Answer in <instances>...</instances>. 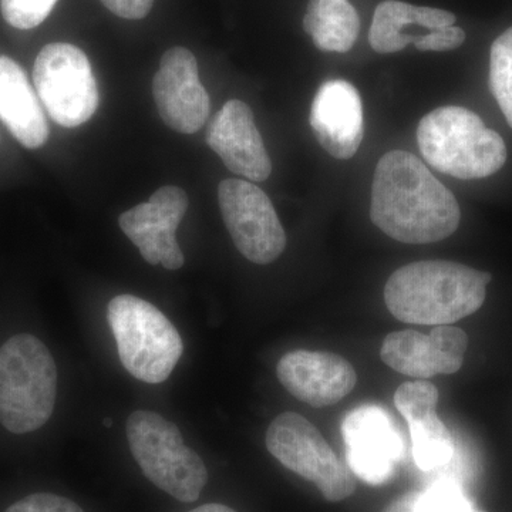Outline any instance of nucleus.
<instances>
[{
    "instance_id": "20e7f679",
    "label": "nucleus",
    "mask_w": 512,
    "mask_h": 512,
    "mask_svg": "<svg viewBox=\"0 0 512 512\" xmlns=\"http://www.w3.org/2000/svg\"><path fill=\"white\" fill-rule=\"evenodd\" d=\"M57 369L45 343L16 335L0 348V423L10 433H32L55 410Z\"/></svg>"
},
{
    "instance_id": "9d476101",
    "label": "nucleus",
    "mask_w": 512,
    "mask_h": 512,
    "mask_svg": "<svg viewBox=\"0 0 512 512\" xmlns=\"http://www.w3.org/2000/svg\"><path fill=\"white\" fill-rule=\"evenodd\" d=\"M188 208V195L183 188H160L150 200L121 214V231L130 238L148 264H161L177 271L184 266V255L175 232Z\"/></svg>"
},
{
    "instance_id": "c85d7f7f",
    "label": "nucleus",
    "mask_w": 512,
    "mask_h": 512,
    "mask_svg": "<svg viewBox=\"0 0 512 512\" xmlns=\"http://www.w3.org/2000/svg\"><path fill=\"white\" fill-rule=\"evenodd\" d=\"M104 426L111 427L113 426V419H110V417H106L103 421Z\"/></svg>"
},
{
    "instance_id": "412c9836",
    "label": "nucleus",
    "mask_w": 512,
    "mask_h": 512,
    "mask_svg": "<svg viewBox=\"0 0 512 512\" xmlns=\"http://www.w3.org/2000/svg\"><path fill=\"white\" fill-rule=\"evenodd\" d=\"M490 87L512 127V28L505 30L491 46Z\"/></svg>"
},
{
    "instance_id": "bb28decb",
    "label": "nucleus",
    "mask_w": 512,
    "mask_h": 512,
    "mask_svg": "<svg viewBox=\"0 0 512 512\" xmlns=\"http://www.w3.org/2000/svg\"><path fill=\"white\" fill-rule=\"evenodd\" d=\"M421 491H409L393 501L384 512H419Z\"/></svg>"
},
{
    "instance_id": "423d86ee",
    "label": "nucleus",
    "mask_w": 512,
    "mask_h": 512,
    "mask_svg": "<svg viewBox=\"0 0 512 512\" xmlns=\"http://www.w3.org/2000/svg\"><path fill=\"white\" fill-rule=\"evenodd\" d=\"M131 454L144 476L183 503L200 498L208 481L204 461L184 444L181 431L161 414L136 410L126 426Z\"/></svg>"
},
{
    "instance_id": "7ed1b4c3",
    "label": "nucleus",
    "mask_w": 512,
    "mask_h": 512,
    "mask_svg": "<svg viewBox=\"0 0 512 512\" xmlns=\"http://www.w3.org/2000/svg\"><path fill=\"white\" fill-rule=\"evenodd\" d=\"M420 153L440 173L458 180L490 177L507 161V147L497 131L464 107H440L417 127Z\"/></svg>"
},
{
    "instance_id": "a878e982",
    "label": "nucleus",
    "mask_w": 512,
    "mask_h": 512,
    "mask_svg": "<svg viewBox=\"0 0 512 512\" xmlns=\"http://www.w3.org/2000/svg\"><path fill=\"white\" fill-rule=\"evenodd\" d=\"M101 3L119 18L138 20L146 18L154 0H101Z\"/></svg>"
},
{
    "instance_id": "f3484780",
    "label": "nucleus",
    "mask_w": 512,
    "mask_h": 512,
    "mask_svg": "<svg viewBox=\"0 0 512 512\" xmlns=\"http://www.w3.org/2000/svg\"><path fill=\"white\" fill-rule=\"evenodd\" d=\"M437 403L439 390L424 380L403 383L394 394V404L409 424L414 461L424 471L446 466L454 454L453 437L437 416Z\"/></svg>"
},
{
    "instance_id": "f257e3e1",
    "label": "nucleus",
    "mask_w": 512,
    "mask_h": 512,
    "mask_svg": "<svg viewBox=\"0 0 512 512\" xmlns=\"http://www.w3.org/2000/svg\"><path fill=\"white\" fill-rule=\"evenodd\" d=\"M370 218L390 238L421 245L453 235L461 211L453 192L419 158L393 150L377 163Z\"/></svg>"
},
{
    "instance_id": "2eb2a0df",
    "label": "nucleus",
    "mask_w": 512,
    "mask_h": 512,
    "mask_svg": "<svg viewBox=\"0 0 512 512\" xmlns=\"http://www.w3.org/2000/svg\"><path fill=\"white\" fill-rule=\"evenodd\" d=\"M205 140L232 173L251 181H265L271 175V158L244 101H227L211 121Z\"/></svg>"
},
{
    "instance_id": "ddd939ff",
    "label": "nucleus",
    "mask_w": 512,
    "mask_h": 512,
    "mask_svg": "<svg viewBox=\"0 0 512 512\" xmlns=\"http://www.w3.org/2000/svg\"><path fill=\"white\" fill-rule=\"evenodd\" d=\"M349 468L369 484L390 480L403 454V441L392 417L377 406L350 412L342 424Z\"/></svg>"
},
{
    "instance_id": "5701e85b",
    "label": "nucleus",
    "mask_w": 512,
    "mask_h": 512,
    "mask_svg": "<svg viewBox=\"0 0 512 512\" xmlns=\"http://www.w3.org/2000/svg\"><path fill=\"white\" fill-rule=\"evenodd\" d=\"M419 512H477L460 487L450 481L431 485L421 491Z\"/></svg>"
},
{
    "instance_id": "cd10ccee",
    "label": "nucleus",
    "mask_w": 512,
    "mask_h": 512,
    "mask_svg": "<svg viewBox=\"0 0 512 512\" xmlns=\"http://www.w3.org/2000/svg\"><path fill=\"white\" fill-rule=\"evenodd\" d=\"M190 512H237L232 510V508L227 507L224 504H205L201 505V507L195 508Z\"/></svg>"
},
{
    "instance_id": "39448f33",
    "label": "nucleus",
    "mask_w": 512,
    "mask_h": 512,
    "mask_svg": "<svg viewBox=\"0 0 512 512\" xmlns=\"http://www.w3.org/2000/svg\"><path fill=\"white\" fill-rule=\"evenodd\" d=\"M107 320L121 365L144 383H163L183 356V339L160 309L133 295L111 299Z\"/></svg>"
},
{
    "instance_id": "f03ea898",
    "label": "nucleus",
    "mask_w": 512,
    "mask_h": 512,
    "mask_svg": "<svg viewBox=\"0 0 512 512\" xmlns=\"http://www.w3.org/2000/svg\"><path fill=\"white\" fill-rule=\"evenodd\" d=\"M493 276L450 261H420L397 269L384 301L394 318L414 325H450L483 306Z\"/></svg>"
},
{
    "instance_id": "4468645a",
    "label": "nucleus",
    "mask_w": 512,
    "mask_h": 512,
    "mask_svg": "<svg viewBox=\"0 0 512 512\" xmlns=\"http://www.w3.org/2000/svg\"><path fill=\"white\" fill-rule=\"evenodd\" d=\"M276 375L292 396L318 409L340 402L357 383L356 370L345 357L311 350L286 353Z\"/></svg>"
},
{
    "instance_id": "aec40b11",
    "label": "nucleus",
    "mask_w": 512,
    "mask_h": 512,
    "mask_svg": "<svg viewBox=\"0 0 512 512\" xmlns=\"http://www.w3.org/2000/svg\"><path fill=\"white\" fill-rule=\"evenodd\" d=\"M303 29L322 52L346 53L355 46L360 19L349 0H311Z\"/></svg>"
},
{
    "instance_id": "dca6fc26",
    "label": "nucleus",
    "mask_w": 512,
    "mask_h": 512,
    "mask_svg": "<svg viewBox=\"0 0 512 512\" xmlns=\"http://www.w3.org/2000/svg\"><path fill=\"white\" fill-rule=\"evenodd\" d=\"M309 123L320 146L333 158L349 160L365 134L362 97L346 80H328L312 101Z\"/></svg>"
},
{
    "instance_id": "a211bd4d",
    "label": "nucleus",
    "mask_w": 512,
    "mask_h": 512,
    "mask_svg": "<svg viewBox=\"0 0 512 512\" xmlns=\"http://www.w3.org/2000/svg\"><path fill=\"white\" fill-rule=\"evenodd\" d=\"M0 121L26 148L45 146L49 124L28 76L15 60L0 56Z\"/></svg>"
},
{
    "instance_id": "393cba45",
    "label": "nucleus",
    "mask_w": 512,
    "mask_h": 512,
    "mask_svg": "<svg viewBox=\"0 0 512 512\" xmlns=\"http://www.w3.org/2000/svg\"><path fill=\"white\" fill-rule=\"evenodd\" d=\"M466 32L457 26H447L436 30H430V33L423 36H417L413 43L420 52H447L454 50L466 42Z\"/></svg>"
},
{
    "instance_id": "6ab92c4d",
    "label": "nucleus",
    "mask_w": 512,
    "mask_h": 512,
    "mask_svg": "<svg viewBox=\"0 0 512 512\" xmlns=\"http://www.w3.org/2000/svg\"><path fill=\"white\" fill-rule=\"evenodd\" d=\"M456 16L447 10L414 6L400 0L379 3L370 26L369 42L380 55H390L416 42L417 36L404 32L410 25L436 30L454 26Z\"/></svg>"
},
{
    "instance_id": "0eeeda50",
    "label": "nucleus",
    "mask_w": 512,
    "mask_h": 512,
    "mask_svg": "<svg viewBox=\"0 0 512 512\" xmlns=\"http://www.w3.org/2000/svg\"><path fill=\"white\" fill-rule=\"evenodd\" d=\"M265 443L282 466L312 481L330 503L346 500L355 493V474L301 414H279L269 424Z\"/></svg>"
},
{
    "instance_id": "f8f14e48",
    "label": "nucleus",
    "mask_w": 512,
    "mask_h": 512,
    "mask_svg": "<svg viewBox=\"0 0 512 512\" xmlns=\"http://www.w3.org/2000/svg\"><path fill=\"white\" fill-rule=\"evenodd\" d=\"M468 348L466 332L440 325L429 335L417 330H400L387 335L380 356L387 366L402 375L430 379L453 375L461 369Z\"/></svg>"
},
{
    "instance_id": "1a4fd4ad",
    "label": "nucleus",
    "mask_w": 512,
    "mask_h": 512,
    "mask_svg": "<svg viewBox=\"0 0 512 512\" xmlns=\"http://www.w3.org/2000/svg\"><path fill=\"white\" fill-rule=\"evenodd\" d=\"M218 201L229 235L248 261L266 265L279 258L286 247L285 229L261 188L249 181L224 180Z\"/></svg>"
},
{
    "instance_id": "9b49d317",
    "label": "nucleus",
    "mask_w": 512,
    "mask_h": 512,
    "mask_svg": "<svg viewBox=\"0 0 512 512\" xmlns=\"http://www.w3.org/2000/svg\"><path fill=\"white\" fill-rule=\"evenodd\" d=\"M153 94L161 119L178 133H197L210 116V96L200 82L197 59L185 47L164 53Z\"/></svg>"
},
{
    "instance_id": "b1692460",
    "label": "nucleus",
    "mask_w": 512,
    "mask_h": 512,
    "mask_svg": "<svg viewBox=\"0 0 512 512\" xmlns=\"http://www.w3.org/2000/svg\"><path fill=\"white\" fill-rule=\"evenodd\" d=\"M6 512H84L74 501L60 495L39 493L10 505Z\"/></svg>"
},
{
    "instance_id": "4be33fe9",
    "label": "nucleus",
    "mask_w": 512,
    "mask_h": 512,
    "mask_svg": "<svg viewBox=\"0 0 512 512\" xmlns=\"http://www.w3.org/2000/svg\"><path fill=\"white\" fill-rule=\"evenodd\" d=\"M57 0H0L3 19L13 28L29 30L42 25Z\"/></svg>"
},
{
    "instance_id": "6e6552de",
    "label": "nucleus",
    "mask_w": 512,
    "mask_h": 512,
    "mask_svg": "<svg viewBox=\"0 0 512 512\" xmlns=\"http://www.w3.org/2000/svg\"><path fill=\"white\" fill-rule=\"evenodd\" d=\"M33 83L40 103L59 126H82L99 107L92 64L82 49L70 43H50L40 50Z\"/></svg>"
},
{
    "instance_id": "c756f323",
    "label": "nucleus",
    "mask_w": 512,
    "mask_h": 512,
    "mask_svg": "<svg viewBox=\"0 0 512 512\" xmlns=\"http://www.w3.org/2000/svg\"><path fill=\"white\" fill-rule=\"evenodd\" d=\"M477 512H487V511H477Z\"/></svg>"
}]
</instances>
